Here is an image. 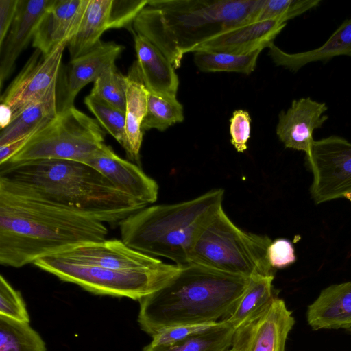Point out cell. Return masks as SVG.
I'll return each instance as SVG.
<instances>
[{"instance_id": "6da1fadb", "label": "cell", "mask_w": 351, "mask_h": 351, "mask_svg": "<svg viewBox=\"0 0 351 351\" xmlns=\"http://www.w3.org/2000/svg\"><path fill=\"white\" fill-rule=\"evenodd\" d=\"M105 223L84 213L0 187V264L19 268L105 240Z\"/></svg>"}, {"instance_id": "7a4b0ae2", "label": "cell", "mask_w": 351, "mask_h": 351, "mask_svg": "<svg viewBox=\"0 0 351 351\" xmlns=\"http://www.w3.org/2000/svg\"><path fill=\"white\" fill-rule=\"evenodd\" d=\"M0 187L73 209L111 225L147 205L81 162L40 160L0 167Z\"/></svg>"}, {"instance_id": "3957f363", "label": "cell", "mask_w": 351, "mask_h": 351, "mask_svg": "<svg viewBox=\"0 0 351 351\" xmlns=\"http://www.w3.org/2000/svg\"><path fill=\"white\" fill-rule=\"evenodd\" d=\"M250 278L189 263L162 288L139 301L138 322L151 337L175 326L217 322L227 318Z\"/></svg>"}, {"instance_id": "277c9868", "label": "cell", "mask_w": 351, "mask_h": 351, "mask_svg": "<svg viewBox=\"0 0 351 351\" xmlns=\"http://www.w3.org/2000/svg\"><path fill=\"white\" fill-rule=\"evenodd\" d=\"M264 0H148L132 32L180 68L183 56L230 28L254 22Z\"/></svg>"}, {"instance_id": "5b68a950", "label": "cell", "mask_w": 351, "mask_h": 351, "mask_svg": "<svg viewBox=\"0 0 351 351\" xmlns=\"http://www.w3.org/2000/svg\"><path fill=\"white\" fill-rule=\"evenodd\" d=\"M223 194L221 189H213L191 200L146 206L119 223L121 239L146 255L189 264L194 242L222 207Z\"/></svg>"}, {"instance_id": "8992f818", "label": "cell", "mask_w": 351, "mask_h": 351, "mask_svg": "<svg viewBox=\"0 0 351 351\" xmlns=\"http://www.w3.org/2000/svg\"><path fill=\"white\" fill-rule=\"evenodd\" d=\"M271 242L267 235L241 230L221 207L200 230L189 263L245 278L274 275L267 258Z\"/></svg>"}, {"instance_id": "52a82bcc", "label": "cell", "mask_w": 351, "mask_h": 351, "mask_svg": "<svg viewBox=\"0 0 351 351\" xmlns=\"http://www.w3.org/2000/svg\"><path fill=\"white\" fill-rule=\"evenodd\" d=\"M33 264L61 280L76 284L95 294L135 300L162 288L181 268L180 265L162 263L147 269L116 270L82 264L59 254L41 257Z\"/></svg>"}, {"instance_id": "ba28073f", "label": "cell", "mask_w": 351, "mask_h": 351, "mask_svg": "<svg viewBox=\"0 0 351 351\" xmlns=\"http://www.w3.org/2000/svg\"><path fill=\"white\" fill-rule=\"evenodd\" d=\"M105 136L96 119L73 106L58 111L25 147L0 167L51 159L85 162L105 145Z\"/></svg>"}, {"instance_id": "9c48e42d", "label": "cell", "mask_w": 351, "mask_h": 351, "mask_svg": "<svg viewBox=\"0 0 351 351\" xmlns=\"http://www.w3.org/2000/svg\"><path fill=\"white\" fill-rule=\"evenodd\" d=\"M306 160L313 176L310 192L316 204L351 192V143L346 139L333 135L315 141Z\"/></svg>"}, {"instance_id": "30bf717a", "label": "cell", "mask_w": 351, "mask_h": 351, "mask_svg": "<svg viewBox=\"0 0 351 351\" xmlns=\"http://www.w3.org/2000/svg\"><path fill=\"white\" fill-rule=\"evenodd\" d=\"M285 301L274 295L234 330L231 351H285L295 324Z\"/></svg>"}, {"instance_id": "8fae6325", "label": "cell", "mask_w": 351, "mask_h": 351, "mask_svg": "<svg viewBox=\"0 0 351 351\" xmlns=\"http://www.w3.org/2000/svg\"><path fill=\"white\" fill-rule=\"evenodd\" d=\"M66 47L59 45L47 56L43 55L38 49L32 53L20 73L1 96V106L10 110L12 119L25 107L43 97L58 81Z\"/></svg>"}, {"instance_id": "7c38bea8", "label": "cell", "mask_w": 351, "mask_h": 351, "mask_svg": "<svg viewBox=\"0 0 351 351\" xmlns=\"http://www.w3.org/2000/svg\"><path fill=\"white\" fill-rule=\"evenodd\" d=\"M84 163L101 173L123 192L148 205L158 198V185L141 166L119 156L110 146L104 145Z\"/></svg>"}, {"instance_id": "4fadbf2b", "label": "cell", "mask_w": 351, "mask_h": 351, "mask_svg": "<svg viewBox=\"0 0 351 351\" xmlns=\"http://www.w3.org/2000/svg\"><path fill=\"white\" fill-rule=\"evenodd\" d=\"M56 254L82 264L123 271L152 269L163 263L132 249L121 239L86 243Z\"/></svg>"}, {"instance_id": "5bb4252c", "label": "cell", "mask_w": 351, "mask_h": 351, "mask_svg": "<svg viewBox=\"0 0 351 351\" xmlns=\"http://www.w3.org/2000/svg\"><path fill=\"white\" fill-rule=\"evenodd\" d=\"M124 49L123 46L114 42L100 41L87 53L71 60L64 77L58 111L73 106L79 92L114 64Z\"/></svg>"}, {"instance_id": "9a60e30c", "label": "cell", "mask_w": 351, "mask_h": 351, "mask_svg": "<svg viewBox=\"0 0 351 351\" xmlns=\"http://www.w3.org/2000/svg\"><path fill=\"white\" fill-rule=\"evenodd\" d=\"M328 108L310 97L300 98L292 101L287 110L278 114L276 134L287 148L307 153L313 142V134L328 119L324 114Z\"/></svg>"}, {"instance_id": "2e32d148", "label": "cell", "mask_w": 351, "mask_h": 351, "mask_svg": "<svg viewBox=\"0 0 351 351\" xmlns=\"http://www.w3.org/2000/svg\"><path fill=\"white\" fill-rule=\"evenodd\" d=\"M287 23L267 19L236 26L207 39L192 51L247 54L274 43Z\"/></svg>"}, {"instance_id": "e0dca14e", "label": "cell", "mask_w": 351, "mask_h": 351, "mask_svg": "<svg viewBox=\"0 0 351 351\" xmlns=\"http://www.w3.org/2000/svg\"><path fill=\"white\" fill-rule=\"evenodd\" d=\"M89 0H53L44 14L32 40L43 55L66 45L76 34Z\"/></svg>"}, {"instance_id": "ac0fdd59", "label": "cell", "mask_w": 351, "mask_h": 351, "mask_svg": "<svg viewBox=\"0 0 351 351\" xmlns=\"http://www.w3.org/2000/svg\"><path fill=\"white\" fill-rule=\"evenodd\" d=\"M53 0H19L10 29L0 47V88L14 69L16 60L27 47Z\"/></svg>"}, {"instance_id": "d6986e66", "label": "cell", "mask_w": 351, "mask_h": 351, "mask_svg": "<svg viewBox=\"0 0 351 351\" xmlns=\"http://www.w3.org/2000/svg\"><path fill=\"white\" fill-rule=\"evenodd\" d=\"M132 32L136 62L147 90L160 96L176 97L179 80L171 63L145 37Z\"/></svg>"}, {"instance_id": "ffe728a7", "label": "cell", "mask_w": 351, "mask_h": 351, "mask_svg": "<svg viewBox=\"0 0 351 351\" xmlns=\"http://www.w3.org/2000/svg\"><path fill=\"white\" fill-rule=\"evenodd\" d=\"M313 330L348 329L351 326V282L332 285L320 292L306 311Z\"/></svg>"}, {"instance_id": "44dd1931", "label": "cell", "mask_w": 351, "mask_h": 351, "mask_svg": "<svg viewBox=\"0 0 351 351\" xmlns=\"http://www.w3.org/2000/svg\"><path fill=\"white\" fill-rule=\"evenodd\" d=\"M125 78V132L128 141L125 154L129 160L140 166V150L143 136L141 124L147 111L148 90L136 60L130 66Z\"/></svg>"}, {"instance_id": "7402d4cb", "label": "cell", "mask_w": 351, "mask_h": 351, "mask_svg": "<svg viewBox=\"0 0 351 351\" xmlns=\"http://www.w3.org/2000/svg\"><path fill=\"white\" fill-rule=\"evenodd\" d=\"M268 54L276 66L297 72L304 65L314 62H326L339 56L351 57V18L343 22L319 47L297 53H287L274 43L269 46Z\"/></svg>"}, {"instance_id": "603a6c76", "label": "cell", "mask_w": 351, "mask_h": 351, "mask_svg": "<svg viewBox=\"0 0 351 351\" xmlns=\"http://www.w3.org/2000/svg\"><path fill=\"white\" fill-rule=\"evenodd\" d=\"M57 84L56 82L43 97L25 107L7 127L1 130L0 146L36 132L56 116Z\"/></svg>"}, {"instance_id": "cb8c5ba5", "label": "cell", "mask_w": 351, "mask_h": 351, "mask_svg": "<svg viewBox=\"0 0 351 351\" xmlns=\"http://www.w3.org/2000/svg\"><path fill=\"white\" fill-rule=\"evenodd\" d=\"M112 2L89 0L76 34L66 45L71 60L87 53L101 41V36L108 29Z\"/></svg>"}, {"instance_id": "d4e9b609", "label": "cell", "mask_w": 351, "mask_h": 351, "mask_svg": "<svg viewBox=\"0 0 351 351\" xmlns=\"http://www.w3.org/2000/svg\"><path fill=\"white\" fill-rule=\"evenodd\" d=\"M234 328L225 320L213 328L171 345L145 346L143 351H228L232 344Z\"/></svg>"}, {"instance_id": "484cf974", "label": "cell", "mask_w": 351, "mask_h": 351, "mask_svg": "<svg viewBox=\"0 0 351 351\" xmlns=\"http://www.w3.org/2000/svg\"><path fill=\"white\" fill-rule=\"evenodd\" d=\"M274 275L256 276L250 278L249 285L231 314L225 320L234 329L267 304L274 296Z\"/></svg>"}, {"instance_id": "4316f807", "label": "cell", "mask_w": 351, "mask_h": 351, "mask_svg": "<svg viewBox=\"0 0 351 351\" xmlns=\"http://www.w3.org/2000/svg\"><path fill=\"white\" fill-rule=\"evenodd\" d=\"M262 49L247 54L198 51L194 53V62L203 72H236L249 75L256 68Z\"/></svg>"}, {"instance_id": "83f0119b", "label": "cell", "mask_w": 351, "mask_h": 351, "mask_svg": "<svg viewBox=\"0 0 351 351\" xmlns=\"http://www.w3.org/2000/svg\"><path fill=\"white\" fill-rule=\"evenodd\" d=\"M0 351H47V348L29 323L0 315Z\"/></svg>"}, {"instance_id": "f1b7e54d", "label": "cell", "mask_w": 351, "mask_h": 351, "mask_svg": "<svg viewBox=\"0 0 351 351\" xmlns=\"http://www.w3.org/2000/svg\"><path fill=\"white\" fill-rule=\"evenodd\" d=\"M184 119L183 106L176 97H162L148 91L147 111L141 124L143 132L151 129L163 132Z\"/></svg>"}, {"instance_id": "f546056e", "label": "cell", "mask_w": 351, "mask_h": 351, "mask_svg": "<svg viewBox=\"0 0 351 351\" xmlns=\"http://www.w3.org/2000/svg\"><path fill=\"white\" fill-rule=\"evenodd\" d=\"M84 104L101 126L112 136L126 152L128 141L125 132V112L90 94L84 98Z\"/></svg>"}, {"instance_id": "4dcf8cb0", "label": "cell", "mask_w": 351, "mask_h": 351, "mask_svg": "<svg viewBox=\"0 0 351 351\" xmlns=\"http://www.w3.org/2000/svg\"><path fill=\"white\" fill-rule=\"evenodd\" d=\"M126 88L125 75L117 69L114 64L106 69L94 82L90 95L125 112Z\"/></svg>"}, {"instance_id": "1f68e13d", "label": "cell", "mask_w": 351, "mask_h": 351, "mask_svg": "<svg viewBox=\"0 0 351 351\" xmlns=\"http://www.w3.org/2000/svg\"><path fill=\"white\" fill-rule=\"evenodd\" d=\"M321 0H264L255 21L275 19L285 23L317 7Z\"/></svg>"}, {"instance_id": "d6a6232c", "label": "cell", "mask_w": 351, "mask_h": 351, "mask_svg": "<svg viewBox=\"0 0 351 351\" xmlns=\"http://www.w3.org/2000/svg\"><path fill=\"white\" fill-rule=\"evenodd\" d=\"M0 315L29 323V316L21 293L2 275L0 276Z\"/></svg>"}, {"instance_id": "836d02e7", "label": "cell", "mask_w": 351, "mask_h": 351, "mask_svg": "<svg viewBox=\"0 0 351 351\" xmlns=\"http://www.w3.org/2000/svg\"><path fill=\"white\" fill-rule=\"evenodd\" d=\"M147 3L148 0H112L108 29L127 28L132 30L136 16Z\"/></svg>"}, {"instance_id": "e575fe53", "label": "cell", "mask_w": 351, "mask_h": 351, "mask_svg": "<svg viewBox=\"0 0 351 351\" xmlns=\"http://www.w3.org/2000/svg\"><path fill=\"white\" fill-rule=\"evenodd\" d=\"M219 322L191 324L165 328L152 336L150 343L155 346L171 345L197 335L215 326Z\"/></svg>"}, {"instance_id": "d590c367", "label": "cell", "mask_w": 351, "mask_h": 351, "mask_svg": "<svg viewBox=\"0 0 351 351\" xmlns=\"http://www.w3.org/2000/svg\"><path fill=\"white\" fill-rule=\"evenodd\" d=\"M231 143L238 152H244L250 137L251 118L247 111L237 110L230 119Z\"/></svg>"}, {"instance_id": "8d00e7d4", "label": "cell", "mask_w": 351, "mask_h": 351, "mask_svg": "<svg viewBox=\"0 0 351 351\" xmlns=\"http://www.w3.org/2000/svg\"><path fill=\"white\" fill-rule=\"evenodd\" d=\"M267 258L274 269L286 267L296 259L291 243L285 239H278L271 242L267 249Z\"/></svg>"}, {"instance_id": "74e56055", "label": "cell", "mask_w": 351, "mask_h": 351, "mask_svg": "<svg viewBox=\"0 0 351 351\" xmlns=\"http://www.w3.org/2000/svg\"><path fill=\"white\" fill-rule=\"evenodd\" d=\"M19 0H0V47L14 21Z\"/></svg>"}, {"instance_id": "f35d334b", "label": "cell", "mask_w": 351, "mask_h": 351, "mask_svg": "<svg viewBox=\"0 0 351 351\" xmlns=\"http://www.w3.org/2000/svg\"><path fill=\"white\" fill-rule=\"evenodd\" d=\"M344 197H346V198H347L348 199H349L350 201H351V192L346 193V194L344 195Z\"/></svg>"}, {"instance_id": "ab89813d", "label": "cell", "mask_w": 351, "mask_h": 351, "mask_svg": "<svg viewBox=\"0 0 351 351\" xmlns=\"http://www.w3.org/2000/svg\"><path fill=\"white\" fill-rule=\"evenodd\" d=\"M348 332H349L350 334H351V326L350 328H348V329L346 330Z\"/></svg>"}, {"instance_id": "60d3db41", "label": "cell", "mask_w": 351, "mask_h": 351, "mask_svg": "<svg viewBox=\"0 0 351 351\" xmlns=\"http://www.w3.org/2000/svg\"><path fill=\"white\" fill-rule=\"evenodd\" d=\"M228 351H231L230 350H228Z\"/></svg>"}]
</instances>
